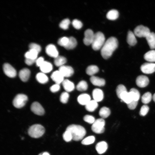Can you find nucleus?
<instances>
[{"mask_svg":"<svg viewBox=\"0 0 155 155\" xmlns=\"http://www.w3.org/2000/svg\"><path fill=\"white\" fill-rule=\"evenodd\" d=\"M149 107L146 105L142 106L140 109V114L142 116H144L148 113L149 110Z\"/></svg>","mask_w":155,"mask_h":155,"instance_id":"44","label":"nucleus"},{"mask_svg":"<svg viewBox=\"0 0 155 155\" xmlns=\"http://www.w3.org/2000/svg\"><path fill=\"white\" fill-rule=\"evenodd\" d=\"M63 137L64 140L66 142H69L72 139L71 133L69 131L67 130L63 133Z\"/></svg>","mask_w":155,"mask_h":155,"instance_id":"43","label":"nucleus"},{"mask_svg":"<svg viewBox=\"0 0 155 155\" xmlns=\"http://www.w3.org/2000/svg\"><path fill=\"white\" fill-rule=\"evenodd\" d=\"M62 84L66 92H71L74 89L75 86L74 84L68 79L64 80Z\"/></svg>","mask_w":155,"mask_h":155,"instance_id":"21","label":"nucleus"},{"mask_svg":"<svg viewBox=\"0 0 155 155\" xmlns=\"http://www.w3.org/2000/svg\"><path fill=\"white\" fill-rule=\"evenodd\" d=\"M45 129L42 125L36 124L31 126L28 129V134L31 137L38 138L41 137L44 133Z\"/></svg>","mask_w":155,"mask_h":155,"instance_id":"4","label":"nucleus"},{"mask_svg":"<svg viewBox=\"0 0 155 155\" xmlns=\"http://www.w3.org/2000/svg\"><path fill=\"white\" fill-rule=\"evenodd\" d=\"M28 99L27 96L23 94L17 95L13 101V105L17 108H20L25 104Z\"/></svg>","mask_w":155,"mask_h":155,"instance_id":"6","label":"nucleus"},{"mask_svg":"<svg viewBox=\"0 0 155 155\" xmlns=\"http://www.w3.org/2000/svg\"><path fill=\"white\" fill-rule=\"evenodd\" d=\"M60 89L59 84H55L52 86L50 88L51 91L53 92H55L58 91Z\"/></svg>","mask_w":155,"mask_h":155,"instance_id":"49","label":"nucleus"},{"mask_svg":"<svg viewBox=\"0 0 155 155\" xmlns=\"http://www.w3.org/2000/svg\"><path fill=\"white\" fill-rule=\"evenodd\" d=\"M30 72L28 69L25 68L21 69L19 72V77L20 79L24 82H26L28 80Z\"/></svg>","mask_w":155,"mask_h":155,"instance_id":"17","label":"nucleus"},{"mask_svg":"<svg viewBox=\"0 0 155 155\" xmlns=\"http://www.w3.org/2000/svg\"><path fill=\"white\" fill-rule=\"evenodd\" d=\"M121 102H124L127 104H128L133 100L132 96L129 92H125L121 95L120 98Z\"/></svg>","mask_w":155,"mask_h":155,"instance_id":"23","label":"nucleus"},{"mask_svg":"<svg viewBox=\"0 0 155 155\" xmlns=\"http://www.w3.org/2000/svg\"><path fill=\"white\" fill-rule=\"evenodd\" d=\"M99 115L102 118H106L110 115L111 111L109 109L106 107H103L100 109Z\"/></svg>","mask_w":155,"mask_h":155,"instance_id":"34","label":"nucleus"},{"mask_svg":"<svg viewBox=\"0 0 155 155\" xmlns=\"http://www.w3.org/2000/svg\"><path fill=\"white\" fill-rule=\"evenodd\" d=\"M70 23V20L66 18L61 22L59 24V26L63 30H66L68 28Z\"/></svg>","mask_w":155,"mask_h":155,"instance_id":"40","label":"nucleus"},{"mask_svg":"<svg viewBox=\"0 0 155 155\" xmlns=\"http://www.w3.org/2000/svg\"><path fill=\"white\" fill-rule=\"evenodd\" d=\"M95 140V138L93 136H89L83 139L81 143L83 145H87L93 143Z\"/></svg>","mask_w":155,"mask_h":155,"instance_id":"39","label":"nucleus"},{"mask_svg":"<svg viewBox=\"0 0 155 155\" xmlns=\"http://www.w3.org/2000/svg\"><path fill=\"white\" fill-rule=\"evenodd\" d=\"M38 53L36 51L33 49H30L29 51L25 53L24 56L26 58L36 59Z\"/></svg>","mask_w":155,"mask_h":155,"instance_id":"32","label":"nucleus"},{"mask_svg":"<svg viewBox=\"0 0 155 155\" xmlns=\"http://www.w3.org/2000/svg\"><path fill=\"white\" fill-rule=\"evenodd\" d=\"M30 49H34L38 53L40 52L41 50V48L40 46L38 44L35 43H31L29 45Z\"/></svg>","mask_w":155,"mask_h":155,"instance_id":"47","label":"nucleus"},{"mask_svg":"<svg viewBox=\"0 0 155 155\" xmlns=\"http://www.w3.org/2000/svg\"><path fill=\"white\" fill-rule=\"evenodd\" d=\"M69 97V95L67 92H63L60 95V101L63 103H66L67 102Z\"/></svg>","mask_w":155,"mask_h":155,"instance_id":"41","label":"nucleus"},{"mask_svg":"<svg viewBox=\"0 0 155 155\" xmlns=\"http://www.w3.org/2000/svg\"><path fill=\"white\" fill-rule=\"evenodd\" d=\"M104 34L101 32H98L95 34L94 37L91 44L93 49L97 51L101 49L105 42Z\"/></svg>","mask_w":155,"mask_h":155,"instance_id":"3","label":"nucleus"},{"mask_svg":"<svg viewBox=\"0 0 155 155\" xmlns=\"http://www.w3.org/2000/svg\"><path fill=\"white\" fill-rule=\"evenodd\" d=\"M146 38L150 48L155 49V33L151 32Z\"/></svg>","mask_w":155,"mask_h":155,"instance_id":"22","label":"nucleus"},{"mask_svg":"<svg viewBox=\"0 0 155 155\" xmlns=\"http://www.w3.org/2000/svg\"><path fill=\"white\" fill-rule=\"evenodd\" d=\"M97 102L94 100H90L86 105V109L89 112L94 111L98 107Z\"/></svg>","mask_w":155,"mask_h":155,"instance_id":"27","label":"nucleus"},{"mask_svg":"<svg viewBox=\"0 0 155 155\" xmlns=\"http://www.w3.org/2000/svg\"><path fill=\"white\" fill-rule=\"evenodd\" d=\"M64 77H69L74 73L73 68L69 66L63 65L59 68L58 70Z\"/></svg>","mask_w":155,"mask_h":155,"instance_id":"11","label":"nucleus"},{"mask_svg":"<svg viewBox=\"0 0 155 155\" xmlns=\"http://www.w3.org/2000/svg\"><path fill=\"white\" fill-rule=\"evenodd\" d=\"M72 24L73 27L75 29H79L82 26V23L77 19H74L72 22Z\"/></svg>","mask_w":155,"mask_h":155,"instance_id":"45","label":"nucleus"},{"mask_svg":"<svg viewBox=\"0 0 155 155\" xmlns=\"http://www.w3.org/2000/svg\"><path fill=\"white\" fill-rule=\"evenodd\" d=\"M36 59L26 58L25 63L27 65H31L33 64L35 62H36Z\"/></svg>","mask_w":155,"mask_h":155,"instance_id":"51","label":"nucleus"},{"mask_svg":"<svg viewBox=\"0 0 155 155\" xmlns=\"http://www.w3.org/2000/svg\"><path fill=\"white\" fill-rule=\"evenodd\" d=\"M119 16L118 11L115 9H112L109 11L106 15L107 18L111 20H114L118 18Z\"/></svg>","mask_w":155,"mask_h":155,"instance_id":"29","label":"nucleus"},{"mask_svg":"<svg viewBox=\"0 0 155 155\" xmlns=\"http://www.w3.org/2000/svg\"><path fill=\"white\" fill-rule=\"evenodd\" d=\"M152 98L153 100L155 102V93L154 94L152 97Z\"/></svg>","mask_w":155,"mask_h":155,"instance_id":"53","label":"nucleus"},{"mask_svg":"<svg viewBox=\"0 0 155 155\" xmlns=\"http://www.w3.org/2000/svg\"><path fill=\"white\" fill-rule=\"evenodd\" d=\"M31 109L35 114L42 115L44 113V110L42 105L37 102H34L32 104Z\"/></svg>","mask_w":155,"mask_h":155,"instance_id":"12","label":"nucleus"},{"mask_svg":"<svg viewBox=\"0 0 155 155\" xmlns=\"http://www.w3.org/2000/svg\"><path fill=\"white\" fill-rule=\"evenodd\" d=\"M94 100L97 102L101 101L104 97V94L102 90L98 88L94 89L92 93Z\"/></svg>","mask_w":155,"mask_h":155,"instance_id":"16","label":"nucleus"},{"mask_svg":"<svg viewBox=\"0 0 155 155\" xmlns=\"http://www.w3.org/2000/svg\"><path fill=\"white\" fill-rule=\"evenodd\" d=\"M46 52L48 55L55 58L59 56V53L56 47L53 44H49L46 46Z\"/></svg>","mask_w":155,"mask_h":155,"instance_id":"14","label":"nucleus"},{"mask_svg":"<svg viewBox=\"0 0 155 155\" xmlns=\"http://www.w3.org/2000/svg\"><path fill=\"white\" fill-rule=\"evenodd\" d=\"M118 41L115 37H111L107 39L101 49V54L102 57L106 59L109 58L117 48Z\"/></svg>","mask_w":155,"mask_h":155,"instance_id":"1","label":"nucleus"},{"mask_svg":"<svg viewBox=\"0 0 155 155\" xmlns=\"http://www.w3.org/2000/svg\"><path fill=\"white\" fill-rule=\"evenodd\" d=\"M67 59L65 57L59 55L55 58L54 63L56 66L60 67L64 65Z\"/></svg>","mask_w":155,"mask_h":155,"instance_id":"28","label":"nucleus"},{"mask_svg":"<svg viewBox=\"0 0 155 155\" xmlns=\"http://www.w3.org/2000/svg\"><path fill=\"white\" fill-rule=\"evenodd\" d=\"M90 80L91 83L95 86H102L105 85V83L104 79L94 76H91Z\"/></svg>","mask_w":155,"mask_h":155,"instance_id":"18","label":"nucleus"},{"mask_svg":"<svg viewBox=\"0 0 155 155\" xmlns=\"http://www.w3.org/2000/svg\"><path fill=\"white\" fill-rule=\"evenodd\" d=\"M105 121L103 119L99 118L96 120L91 127L92 131L96 133L100 134L104 131Z\"/></svg>","mask_w":155,"mask_h":155,"instance_id":"5","label":"nucleus"},{"mask_svg":"<svg viewBox=\"0 0 155 155\" xmlns=\"http://www.w3.org/2000/svg\"><path fill=\"white\" fill-rule=\"evenodd\" d=\"M3 69L5 74L10 78H14L16 75L17 73L16 70L11 65L8 63L4 64Z\"/></svg>","mask_w":155,"mask_h":155,"instance_id":"8","label":"nucleus"},{"mask_svg":"<svg viewBox=\"0 0 155 155\" xmlns=\"http://www.w3.org/2000/svg\"><path fill=\"white\" fill-rule=\"evenodd\" d=\"M138 102V101L133 100L131 102L127 104L128 107L131 110L134 109L137 104Z\"/></svg>","mask_w":155,"mask_h":155,"instance_id":"48","label":"nucleus"},{"mask_svg":"<svg viewBox=\"0 0 155 155\" xmlns=\"http://www.w3.org/2000/svg\"><path fill=\"white\" fill-rule=\"evenodd\" d=\"M77 44V41L75 38L74 37L71 36L69 38L68 42L64 47L67 50L71 49L76 46Z\"/></svg>","mask_w":155,"mask_h":155,"instance_id":"31","label":"nucleus"},{"mask_svg":"<svg viewBox=\"0 0 155 155\" xmlns=\"http://www.w3.org/2000/svg\"><path fill=\"white\" fill-rule=\"evenodd\" d=\"M152 98L151 94L149 92H146L142 96L141 98L142 102L145 104H148L150 102Z\"/></svg>","mask_w":155,"mask_h":155,"instance_id":"35","label":"nucleus"},{"mask_svg":"<svg viewBox=\"0 0 155 155\" xmlns=\"http://www.w3.org/2000/svg\"><path fill=\"white\" fill-rule=\"evenodd\" d=\"M134 33L132 31L128 32L127 36V42L130 46H134L137 42V40Z\"/></svg>","mask_w":155,"mask_h":155,"instance_id":"25","label":"nucleus"},{"mask_svg":"<svg viewBox=\"0 0 155 155\" xmlns=\"http://www.w3.org/2000/svg\"><path fill=\"white\" fill-rule=\"evenodd\" d=\"M149 80L148 77L145 75H140L138 76L136 80L137 85L140 88H144L149 84Z\"/></svg>","mask_w":155,"mask_h":155,"instance_id":"13","label":"nucleus"},{"mask_svg":"<svg viewBox=\"0 0 155 155\" xmlns=\"http://www.w3.org/2000/svg\"><path fill=\"white\" fill-rule=\"evenodd\" d=\"M69 40V38L63 37L60 38L58 41V43L60 46L64 47L67 45Z\"/></svg>","mask_w":155,"mask_h":155,"instance_id":"42","label":"nucleus"},{"mask_svg":"<svg viewBox=\"0 0 155 155\" xmlns=\"http://www.w3.org/2000/svg\"><path fill=\"white\" fill-rule=\"evenodd\" d=\"M95 34L93 31L90 29L86 30L84 33V38L83 42L86 45L91 44L93 41Z\"/></svg>","mask_w":155,"mask_h":155,"instance_id":"9","label":"nucleus"},{"mask_svg":"<svg viewBox=\"0 0 155 155\" xmlns=\"http://www.w3.org/2000/svg\"><path fill=\"white\" fill-rule=\"evenodd\" d=\"M107 148V144L104 141H101L98 143L96 146V149L98 153L100 154L105 152Z\"/></svg>","mask_w":155,"mask_h":155,"instance_id":"19","label":"nucleus"},{"mask_svg":"<svg viewBox=\"0 0 155 155\" xmlns=\"http://www.w3.org/2000/svg\"><path fill=\"white\" fill-rule=\"evenodd\" d=\"M83 119L85 121L90 124H93L95 120L94 117L89 115H85L83 118Z\"/></svg>","mask_w":155,"mask_h":155,"instance_id":"46","label":"nucleus"},{"mask_svg":"<svg viewBox=\"0 0 155 155\" xmlns=\"http://www.w3.org/2000/svg\"><path fill=\"white\" fill-rule=\"evenodd\" d=\"M127 89L125 86L122 84H120L117 87L116 89V92L118 97L120 98L121 95L124 92H127Z\"/></svg>","mask_w":155,"mask_h":155,"instance_id":"38","label":"nucleus"},{"mask_svg":"<svg viewBox=\"0 0 155 155\" xmlns=\"http://www.w3.org/2000/svg\"><path fill=\"white\" fill-rule=\"evenodd\" d=\"M36 78L39 82L42 84L46 83L48 81L47 76L42 72L38 73L36 76Z\"/></svg>","mask_w":155,"mask_h":155,"instance_id":"30","label":"nucleus"},{"mask_svg":"<svg viewBox=\"0 0 155 155\" xmlns=\"http://www.w3.org/2000/svg\"><path fill=\"white\" fill-rule=\"evenodd\" d=\"M66 130L70 132L72 139L75 141H79L82 140L86 133L85 128L78 125H70L67 127Z\"/></svg>","mask_w":155,"mask_h":155,"instance_id":"2","label":"nucleus"},{"mask_svg":"<svg viewBox=\"0 0 155 155\" xmlns=\"http://www.w3.org/2000/svg\"><path fill=\"white\" fill-rule=\"evenodd\" d=\"M140 69L143 73L151 74L155 71V63H146L141 66Z\"/></svg>","mask_w":155,"mask_h":155,"instance_id":"10","label":"nucleus"},{"mask_svg":"<svg viewBox=\"0 0 155 155\" xmlns=\"http://www.w3.org/2000/svg\"><path fill=\"white\" fill-rule=\"evenodd\" d=\"M150 32V29L147 27L142 25L137 26L134 31L135 35L140 38H146Z\"/></svg>","mask_w":155,"mask_h":155,"instance_id":"7","label":"nucleus"},{"mask_svg":"<svg viewBox=\"0 0 155 155\" xmlns=\"http://www.w3.org/2000/svg\"><path fill=\"white\" fill-rule=\"evenodd\" d=\"M90 96L86 94H82L78 97L77 100L80 104L86 105L90 100Z\"/></svg>","mask_w":155,"mask_h":155,"instance_id":"20","label":"nucleus"},{"mask_svg":"<svg viewBox=\"0 0 155 155\" xmlns=\"http://www.w3.org/2000/svg\"><path fill=\"white\" fill-rule=\"evenodd\" d=\"M38 155H50L49 153L47 152H45L39 154Z\"/></svg>","mask_w":155,"mask_h":155,"instance_id":"52","label":"nucleus"},{"mask_svg":"<svg viewBox=\"0 0 155 155\" xmlns=\"http://www.w3.org/2000/svg\"><path fill=\"white\" fill-rule=\"evenodd\" d=\"M51 78L56 84H59L62 83L64 80V77L59 70L53 72L51 75Z\"/></svg>","mask_w":155,"mask_h":155,"instance_id":"15","label":"nucleus"},{"mask_svg":"<svg viewBox=\"0 0 155 155\" xmlns=\"http://www.w3.org/2000/svg\"><path fill=\"white\" fill-rule=\"evenodd\" d=\"M40 68L42 72L45 73L50 72L52 69L53 66L51 63L45 61Z\"/></svg>","mask_w":155,"mask_h":155,"instance_id":"24","label":"nucleus"},{"mask_svg":"<svg viewBox=\"0 0 155 155\" xmlns=\"http://www.w3.org/2000/svg\"><path fill=\"white\" fill-rule=\"evenodd\" d=\"M129 92L131 94L133 100L138 101L140 96L139 91L135 88H132L130 90Z\"/></svg>","mask_w":155,"mask_h":155,"instance_id":"37","label":"nucleus"},{"mask_svg":"<svg viewBox=\"0 0 155 155\" xmlns=\"http://www.w3.org/2000/svg\"><path fill=\"white\" fill-rule=\"evenodd\" d=\"M145 59L146 61L152 62H155V50H151L146 53L144 56Z\"/></svg>","mask_w":155,"mask_h":155,"instance_id":"26","label":"nucleus"},{"mask_svg":"<svg viewBox=\"0 0 155 155\" xmlns=\"http://www.w3.org/2000/svg\"><path fill=\"white\" fill-rule=\"evenodd\" d=\"M88 85L86 82L84 80L80 81L76 86V89L79 91H83L88 88Z\"/></svg>","mask_w":155,"mask_h":155,"instance_id":"36","label":"nucleus"},{"mask_svg":"<svg viewBox=\"0 0 155 155\" xmlns=\"http://www.w3.org/2000/svg\"><path fill=\"white\" fill-rule=\"evenodd\" d=\"M44 61L43 58L40 57L36 59L35 62L36 65L40 67Z\"/></svg>","mask_w":155,"mask_h":155,"instance_id":"50","label":"nucleus"},{"mask_svg":"<svg viewBox=\"0 0 155 155\" xmlns=\"http://www.w3.org/2000/svg\"><path fill=\"white\" fill-rule=\"evenodd\" d=\"M98 71L99 68L97 66L95 65H91L87 67L86 70V72L88 75L92 76L97 73Z\"/></svg>","mask_w":155,"mask_h":155,"instance_id":"33","label":"nucleus"}]
</instances>
